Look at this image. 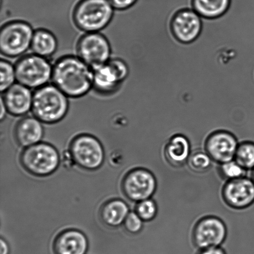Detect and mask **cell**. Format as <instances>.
Here are the masks:
<instances>
[{
  "label": "cell",
  "instance_id": "6da1fadb",
  "mask_svg": "<svg viewBox=\"0 0 254 254\" xmlns=\"http://www.w3.org/2000/svg\"><path fill=\"white\" fill-rule=\"evenodd\" d=\"M93 69L77 57L68 56L59 60L52 71L54 85L66 96L79 98L93 86Z\"/></svg>",
  "mask_w": 254,
  "mask_h": 254
},
{
  "label": "cell",
  "instance_id": "7a4b0ae2",
  "mask_svg": "<svg viewBox=\"0 0 254 254\" xmlns=\"http://www.w3.org/2000/svg\"><path fill=\"white\" fill-rule=\"evenodd\" d=\"M31 110L35 118L42 123H58L68 112V99L56 86L46 84L33 94Z\"/></svg>",
  "mask_w": 254,
  "mask_h": 254
},
{
  "label": "cell",
  "instance_id": "3957f363",
  "mask_svg": "<svg viewBox=\"0 0 254 254\" xmlns=\"http://www.w3.org/2000/svg\"><path fill=\"white\" fill-rule=\"evenodd\" d=\"M114 7L108 0H80L73 11V21L82 31L96 32L110 23Z\"/></svg>",
  "mask_w": 254,
  "mask_h": 254
},
{
  "label": "cell",
  "instance_id": "277c9868",
  "mask_svg": "<svg viewBox=\"0 0 254 254\" xmlns=\"http://www.w3.org/2000/svg\"><path fill=\"white\" fill-rule=\"evenodd\" d=\"M22 167L30 174L46 176L58 168L60 157L54 147L47 143H37L27 147L20 158Z\"/></svg>",
  "mask_w": 254,
  "mask_h": 254
},
{
  "label": "cell",
  "instance_id": "5b68a950",
  "mask_svg": "<svg viewBox=\"0 0 254 254\" xmlns=\"http://www.w3.org/2000/svg\"><path fill=\"white\" fill-rule=\"evenodd\" d=\"M16 80L29 88H40L52 78L53 68L45 57L29 55L22 57L15 66Z\"/></svg>",
  "mask_w": 254,
  "mask_h": 254
},
{
  "label": "cell",
  "instance_id": "8992f818",
  "mask_svg": "<svg viewBox=\"0 0 254 254\" xmlns=\"http://www.w3.org/2000/svg\"><path fill=\"white\" fill-rule=\"evenodd\" d=\"M33 36V30L27 22L13 21L4 24L0 32L1 54L9 57L21 56L31 46Z\"/></svg>",
  "mask_w": 254,
  "mask_h": 254
},
{
  "label": "cell",
  "instance_id": "52a82bcc",
  "mask_svg": "<svg viewBox=\"0 0 254 254\" xmlns=\"http://www.w3.org/2000/svg\"><path fill=\"white\" fill-rule=\"evenodd\" d=\"M70 154L74 163L87 170L99 168L103 164L104 158L100 142L88 134L76 136L71 141Z\"/></svg>",
  "mask_w": 254,
  "mask_h": 254
},
{
  "label": "cell",
  "instance_id": "ba28073f",
  "mask_svg": "<svg viewBox=\"0 0 254 254\" xmlns=\"http://www.w3.org/2000/svg\"><path fill=\"white\" fill-rule=\"evenodd\" d=\"M77 52L79 58L93 69L108 63L111 50L105 37L97 32H91L79 39Z\"/></svg>",
  "mask_w": 254,
  "mask_h": 254
},
{
  "label": "cell",
  "instance_id": "9c48e42d",
  "mask_svg": "<svg viewBox=\"0 0 254 254\" xmlns=\"http://www.w3.org/2000/svg\"><path fill=\"white\" fill-rule=\"evenodd\" d=\"M124 194L129 200L141 201L149 199L156 190L155 177L150 171L136 169L127 174L123 182Z\"/></svg>",
  "mask_w": 254,
  "mask_h": 254
},
{
  "label": "cell",
  "instance_id": "30bf717a",
  "mask_svg": "<svg viewBox=\"0 0 254 254\" xmlns=\"http://www.w3.org/2000/svg\"><path fill=\"white\" fill-rule=\"evenodd\" d=\"M227 235L226 225L220 219L208 216L201 219L193 230V241L202 250L218 247L225 241Z\"/></svg>",
  "mask_w": 254,
  "mask_h": 254
},
{
  "label": "cell",
  "instance_id": "8fae6325",
  "mask_svg": "<svg viewBox=\"0 0 254 254\" xmlns=\"http://www.w3.org/2000/svg\"><path fill=\"white\" fill-rule=\"evenodd\" d=\"M238 146L235 134L226 130L213 132L205 142L206 153L221 164L235 159Z\"/></svg>",
  "mask_w": 254,
  "mask_h": 254
},
{
  "label": "cell",
  "instance_id": "7c38bea8",
  "mask_svg": "<svg viewBox=\"0 0 254 254\" xmlns=\"http://www.w3.org/2000/svg\"><path fill=\"white\" fill-rule=\"evenodd\" d=\"M224 200L235 209L249 207L254 203V183L253 180L242 178L228 181L223 189Z\"/></svg>",
  "mask_w": 254,
  "mask_h": 254
},
{
  "label": "cell",
  "instance_id": "4fadbf2b",
  "mask_svg": "<svg viewBox=\"0 0 254 254\" xmlns=\"http://www.w3.org/2000/svg\"><path fill=\"white\" fill-rule=\"evenodd\" d=\"M174 36L183 43H190L198 38L202 29L201 16L193 9L181 10L171 23Z\"/></svg>",
  "mask_w": 254,
  "mask_h": 254
},
{
  "label": "cell",
  "instance_id": "5bb4252c",
  "mask_svg": "<svg viewBox=\"0 0 254 254\" xmlns=\"http://www.w3.org/2000/svg\"><path fill=\"white\" fill-rule=\"evenodd\" d=\"M2 99L7 112L12 116H23L32 109L33 95L29 88L22 84H14L4 92Z\"/></svg>",
  "mask_w": 254,
  "mask_h": 254
},
{
  "label": "cell",
  "instance_id": "9a60e30c",
  "mask_svg": "<svg viewBox=\"0 0 254 254\" xmlns=\"http://www.w3.org/2000/svg\"><path fill=\"white\" fill-rule=\"evenodd\" d=\"M88 241L83 233L67 230L60 234L54 241L55 254H85Z\"/></svg>",
  "mask_w": 254,
  "mask_h": 254
},
{
  "label": "cell",
  "instance_id": "2e32d148",
  "mask_svg": "<svg viewBox=\"0 0 254 254\" xmlns=\"http://www.w3.org/2000/svg\"><path fill=\"white\" fill-rule=\"evenodd\" d=\"M44 134L41 121L27 117L17 123L14 130L15 138L22 146L29 147L39 143Z\"/></svg>",
  "mask_w": 254,
  "mask_h": 254
},
{
  "label": "cell",
  "instance_id": "e0dca14e",
  "mask_svg": "<svg viewBox=\"0 0 254 254\" xmlns=\"http://www.w3.org/2000/svg\"><path fill=\"white\" fill-rule=\"evenodd\" d=\"M93 86L99 93H113L123 82L118 72L109 62L103 65L93 69Z\"/></svg>",
  "mask_w": 254,
  "mask_h": 254
},
{
  "label": "cell",
  "instance_id": "ac0fdd59",
  "mask_svg": "<svg viewBox=\"0 0 254 254\" xmlns=\"http://www.w3.org/2000/svg\"><path fill=\"white\" fill-rule=\"evenodd\" d=\"M166 158L174 166L183 165L189 160L190 153V144L185 134H174L169 139L165 148Z\"/></svg>",
  "mask_w": 254,
  "mask_h": 254
},
{
  "label": "cell",
  "instance_id": "d6986e66",
  "mask_svg": "<svg viewBox=\"0 0 254 254\" xmlns=\"http://www.w3.org/2000/svg\"><path fill=\"white\" fill-rule=\"evenodd\" d=\"M104 223L111 227L120 226L128 215V208L123 201L114 200L104 204L101 210Z\"/></svg>",
  "mask_w": 254,
  "mask_h": 254
},
{
  "label": "cell",
  "instance_id": "ffe728a7",
  "mask_svg": "<svg viewBox=\"0 0 254 254\" xmlns=\"http://www.w3.org/2000/svg\"><path fill=\"white\" fill-rule=\"evenodd\" d=\"M230 4L231 0H192L194 11L208 19L223 16L230 8Z\"/></svg>",
  "mask_w": 254,
  "mask_h": 254
},
{
  "label": "cell",
  "instance_id": "44dd1931",
  "mask_svg": "<svg viewBox=\"0 0 254 254\" xmlns=\"http://www.w3.org/2000/svg\"><path fill=\"white\" fill-rule=\"evenodd\" d=\"M32 51L42 57L51 56L57 49V41L53 34L44 29L37 30L34 33L31 43Z\"/></svg>",
  "mask_w": 254,
  "mask_h": 254
},
{
  "label": "cell",
  "instance_id": "7402d4cb",
  "mask_svg": "<svg viewBox=\"0 0 254 254\" xmlns=\"http://www.w3.org/2000/svg\"><path fill=\"white\" fill-rule=\"evenodd\" d=\"M235 160L245 170L254 169V143L246 141L239 144Z\"/></svg>",
  "mask_w": 254,
  "mask_h": 254
},
{
  "label": "cell",
  "instance_id": "603a6c76",
  "mask_svg": "<svg viewBox=\"0 0 254 254\" xmlns=\"http://www.w3.org/2000/svg\"><path fill=\"white\" fill-rule=\"evenodd\" d=\"M1 86L0 90L1 93H4L9 88L14 84L15 79H16V71L9 62L1 60Z\"/></svg>",
  "mask_w": 254,
  "mask_h": 254
},
{
  "label": "cell",
  "instance_id": "cb8c5ba5",
  "mask_svg": "<svg viewBox=\"0 0 254 254\" xmlns=\"http://www.w3.org/2000/svg\"><path fill=\"white\" fill-rule=\"evenodd\" d=\"M211 158L207 153L197 152L189 157V165L191 170L196 173H203L211 166Z\"/></svg>",
  "mask_w": 254,
  "mask_h": 254
},
{
  "label": "cell",
  "instance_id": "d4e9b609",
  "mask_svg": "<svg viewBox=\"0 0 254 254\" xmlns=\"http://www.w3.org/2000/svg\"><path fill=\"white\" fill-rule=\"evenodd\" d=\"M157 212L156 204L151 198L139 201L136 207V213L144 221L153 220L156 217Z\"/></svg>",
  "mask_w": 254,
  "mask_h": 254
},
{
  "label": "cell",
  "instance_id": "484cf974",
  "mask_svg": "<svg viewBox=\"0 0 254 254\" xmlns=\"http://www.w3.org/2000/svg\"><path fill=\"white\" fill-rule=\"evenodd\" d=\"M220 171L223 176L228 181L242 178L245 176V169L241 167L235 159L221 164Z\"/></svg>",
  "mask_w": 254,
  "mask_h": 254
},
{
  "label": "cell",
  "instance_id": "4316f807",
  "mask_svg": "<svg viewBox=\"0 0 254 254\" xmlns=\"http://www.w3.org/2000/svg\"><path fill=\"white\" fill-rule=\"evenodd\" d=\"M124 225L128 232L136 234L141 230L143 227V220L136 212H131L127 216Z\"/></svg>",
  "mask_w": 254,
  "mask_h": 254
},
{
  "label": "cell",
  "instance_id": "83f0119b",
  "mask_svg": "<svg viewBox=\"0 0 254 254\" xmlns=\"http://www.w3.org/2000/svg\"><path fill=\"white\" fill-rule=\"evenodd\" d=\"M114 9L121 10H128L136 3L138 0H108Z\"/></svg>",
  "mask_w": 254,
  "mask_h": 254
},
{
  "label": "cell",
  "instance_id": "f1b7e54d",
  "mask_svg": "<svg viewBox=\"0 0 254 254\" xmlns=\"http://www.w3.org/2000/svg\"><path fill=\"white\" fill-rule=\"evenodd\" d=\"M201 254H225V253L221 248L215 247L205 249Z\"/></svg>",
  "mask_w": 254,
  "mask_h": 254
},
{
  "label": "cell",
  "instance_id": "f546056e",
  "mask_svg": "<svg viewBox=\"0 0 254 254\" xmlns=\"http://www.w3.org/2000/svg\"><path fill=\"white\" fill-rule=\"evenodd\" d=\"M0 246H1V254H8V246H7V243L2 239L0 241Z\"/></svg>",
  "mask_w": 254,
  "mask_h": 254
},
{
  "label": "cell",
  "instance_id": "4dcf8cb0",
  "mask_svg": "<svg viewBox=\"0 0 254 254\" xmlns=\"http://www.w3.org/2000/svg\"><path fill=\"white\" fill-rule=\"evenodd\" d=\"M7 111L6 106L4 105V103L3 100H2V98H1V113H0V118H1V120H2L5 116V114H6V112Z\"/></svg>",
  "mask_w": 254,
  "mask_h": 254
},
{
  "label": "cell",
  "instance_id": "1f68e13d",
  "mask_svg": "<svg viewBox=\"0 0 254 254\" xmlns=\"http://www.w3.org/2000/svg\"><path fill=\"white\" fill-rule=\"evenodd\" d=\"M252 180L253 181L254 183V169H253V179H252Z\"/></svg>",
  "mask_w": 254,
  "mask_h": 254
}]
</instances>
